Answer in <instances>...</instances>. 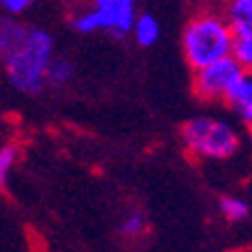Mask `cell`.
Here are the masks:
<instances>
[{
	"mask_svg": "<svg viewBox=\"0 0 252 252\" xmlns=\"http://www.w3.org/2000/svg\"><path fill=\"white\" fill-rule=\"evenodd\" d=\"M160 21L155 19L153 14H148V12H144V14H137V19H134V26H132V37L137 39L139 46H153L158 39H160Z\"/></svg>",
	"mask_w": 252,
	"mask_h": 252,
	"instance_id": "ba28073f",
	"label": "cell"
},
{
	"mask_svg": "<svg viewBox=\"0 0 252 252\" xmlns=\"http://www.w3.org/2000/svg\"><path fill=\"white\" fill-rule=\"evenodd\" d=\"M0 7H2L5 16L16 19V16H21L23 12H28V9H31V0H2V2H0Z\"/></svg>",
	"mask_w": 252,
	"mask_h": 252,
	"instance_id": "5bb4252c",
	"label": "cell"
},
{
	"mask_svg": "<svg viewBox=\"0 0 252 252\" xmlns=\"http://www.w3.org/2000/svg\"><path fill=\"white\" fill-rule=\"evenodd\" d=\"M74 79V63L69 58H56L49 63L44 74V86H51V88H63L67 86L69 81Z\"/></svg>",
	"mask_w": 252,
	"mask_h": 252,
	"instance_id": "9c48e42d",
	"label": "cell"
},
{
	"mask_svg": "<svg viewBox=\"0 0 252 252\" xmlns=\"http://www.w3.org/2000/svg\"><path fill=\"white\" fill-rule=\"evenodd\" d=\"M148 229V220H146L144 213L139 211H132L130 215H125V220L121 222V234L125 238H139L141 234H146Z\"/></svg>",
	"mask_w": 252,
	"mask_h": 252,
	"instance_id": "8fae6325",
	"label": "cell"
},
{
	"mask_svg": "<svg viewBox=\"0 0 252 252\" xmlns=\"http://www.w3.org/2000/svg\"><path fill=\"white\" fill-rule=\"evenodd\" d=\"M220 213L227 222H245L250 218V204L241 197H222L220 199Z\"/></svg>",
	"mask_w": 252,
	"mask_h": 252,
	"instance_id": "30bf717a",
	"label": "cell"
},
{
	"mask_svg": "<svg viewBox=\"0 0 252 252\" xmlns=\"http://www.w3.org/2000/svg\"><path fill=\"white\" fill-rule=\"evenodd\" d=\"M16 158H19V148L16 146L7 144L0 148V190L7 185L9 174H12V169L16 164Z\"/></svg>",
	"mask_w": 252,
	"mask_h": 252,
	"instance_id": "7c38bea8",
	"label": "cell"
},
{
	"mask_svg": "<svg viewBox=\"0 0 252 252\" xmlns=\"http://www.w3.org/2000/svg\"><path fill=\"white\" fill-rule=\"evenodd\" d=\"M183 56L194 72L231 56V28L224 14L201 12L183 28Z\"/></svg>",
	"mask_w": 252,
	"mask_h": 252,
	"instance_id": "7a4b0ae2",
	"label": "cell"
},
{
	"mask_svg": "<svg viewBox=\"0 0 252 252\" xmlns=\"http://www.w3.org/2000/svg\"><path fill=\"white\" fill-rule=\"evenodd\" d=\"M243 74H248V72L229 56V58L218 61L204 69H197L194 72V84L192 86H194V93L201 99H224L229 88Z\"/></svg>",
	"mask_w": 252,
	"mask_h": 252,
	"instance_id": "5b68a950",
	"label": "cell"
},
{
	"mask_svg": "<svg viewBox=\"0 0 252 252\" xmlns=\"http://www.w3.org/2000/svg\"><path fill=\"white\" fill-rule=\"evenodd\" d=\"M181 139L190 153L211 160H227L241 146V137L231 123L208 116L190 118L181 127Z\"/></svg>",
	"mask_w": 252,
	"mask_h": 252,
	"instance_id": "3957f363",
	"label": "cell"
},
{
	"mask_svg": "<svg viewBox=\"0 0 252 252\" xmlns=\"http://www.w3.org/2000/svg\"><path fill=\"white\" fill-rule=\"evenodd\" d=\"M137 19V7L132 0H95L88 9H79L72 16V28L77 32L104 31L114 37H127Z\"/></svg>",
	"mask_w": 252,
	"mask_h": 252,
	"instance_id": "277c9868",
	"label": "cell"
},
{
	"mask_svg": "<svg viewBox=\"0 0 252 252\" xmlns=\"http://www.w3.org/2000/svg\"><path fill=\"white\" fill-rule=\"evenodd\" d=\"M224 102L238 114V118L250 125L252 123V77L243 74L224 95Z\"/></svg>",
	"mask_w": 252,
	"mask_h": 252,
	"instance_id": "8992f818",
	"label": "cell"
},
{
	"mask_svg": "<svg viewBox=\"0 0 252 252\" xmlns=\"http://www.w3.org/2000/svg\"><path fill=\"white\" fill-rule=\"evenodd\" d=\"M51 61H54L51 32L28 26L19 46L2 63L16 91L26 93V95H39L44 91V74Z\"/></svg>",
	"mask_w": 252,
	"mask_h": 252,
	"instance_id": "6da1fadb",
	"label": "cell"
},
{
	"mask_svg": "<svg viewBox=\"0 0 252 252\" xmlns=\"http://www.w3.org/2000/svg\"><path fill=\"white\" fill-rule=\"evenodd\" d=\"M26 31H28V26L21 23L19 19L0 16V58H2V61L19 46V42H21L23 35H26Z\"/></svg>",
	"mask_w": 252,
	"mask_h": 252,
	"instance_id": "52a82bcc",
	"label": "cell"
},
{
	"mask_svg": "<svg viewBox=\"0 0 252 252\" xmlns=\"http://www.w3.org/2000/svg\"><path fill=\"white\" fill-rule=\"evenodd\" d=\"M224 19L229 23H252V0H234Z\"/></svg>",
	"mask_w": 252,
	"mask_h": 252,
	"instance_id": "4fadbf2b",
	"label": "cell"
}]
</instances>
